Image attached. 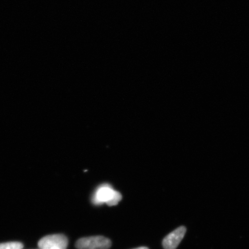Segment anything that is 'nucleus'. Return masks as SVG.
Listing matches in <instances>:
<instances>
[{"label":"nucleus","instance_id":"nucleus-1","mask_svg":"<svg viewBox=\"0 0 249 249\" xmlns=\"http://www.w3.org/2000/svg\"><path fill=\"white\" fill-rule=\"evenodd\" d=\"M122 196L107 185H103L96 191L92 198L93 203L96 205L107 204L108 206H114L118 204Z\"/></svg>","mask_w":249,"mask_h":249},{"label":"nucleus","instance_id":"nucleus-2","mask_svg":"<svg viewBox=\"0 0 249 249\" xmlns=\"http://www.w3.org/2000/svg\"><path fill=\"white\" fill-rule=\"evenodd\" d=\"M111 245L110 239L103 236L81 238L76 243L78 249H108Z\"/></svg>","mask_w":249,"mask_h":249},{"label":"nucleus","instance_id":"nucleus-3","mask_svg":"<svg viewBox=\"0 0 249 249\" xmlns=\"http://www.w3.org/2000/svg\"><path fill=\"white\" fill-rule=\"evenodd\" d=\"M68 245V239L64 235L54 234L43 237L38 242L40 249L47 248H57L67 249Z\"/></svg>","mask_w":249,"mask_h":249},{"label":"nucleus","instance_id":"nucleus-4","mask_svg":"<svg viewBox=\"0 0 249 249\" xmlns=\"http://www.w3.org/2000/svg\"><path fill=\"white\" fill-rule=\"evenodd\" d=\"M186 229L185 227H178L165 237L163 241L164 249H176L185 235Z\"/></svg>","mask_w":249,"mask_h":249},{"label":"nucleus","instance_id":"nucleus-5","mask_svg":"<svg viewBox=\"0 0 249 249\" xmlns=\"http://www.w3.org/2000/svg\"><path fill=\"white\" fill-rule=\"evenodd\" d=\"M23 245L20 242H11L0 244V249H22Z\"/></svg>","mask_w":249,"mask_h":249},{"label":"nucleus","instance_id":"nucleus-6","mask_svg":"<svg viewBox=\"0 0 249 249\" xmlns=\"http://www.w3.org/2000/svg\"><path fill=\"white\" fill-rule=\"evenodd\" d=\"M134 249H149L147 248H146V247H140V248Z\"/></svg>","mask_w":249,"mask_h":249},{"label":"nucleus","instance_id":"nucleus-7","mask_svg":"<svg viewBox=\"0 0 249 249\" xmlns=\"http://www.w3.org/2000/svg\"><path fill=\"white\" fill-rule=\"evenodd\" d=\"M59 249L57 248H47V249Z\"/></svg>","mask_w":249,"mask_h":249}]
</instances>
